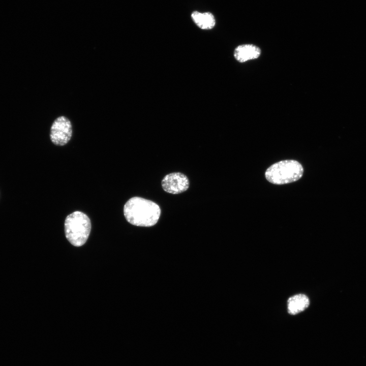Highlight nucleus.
<instances>
[{
  "instance_id": "0eeeda50",
  "label": "nucleus",
  "mask_w": 366,
  "mask_h": 366,
  "mask_svg": "<svg viewBox=\"0 0 366 366\" xmlns=\"http://www.w3.org/2000/svg\"><path fill=\"white\" fill-rule=\"evenodd\" d=\"M310 304L308 297L304 294H298L290 297L287 301L289 314L294 315L304 311Z\"/></svg>"
},
{
  "instance_id": "7ed1b4c3",
  "label": "nucleus",
  "mask_w": 366,
  "mask_h": 366,
  "mask_svg": "<svg viewBox=\"0 0 366 366\" xmlns=\"http://www.w3.org/2000/svg\"><path fill=\"white\" fill-rule=\"evenodd\" d=\"M90 230L91 223L89 218L81 211H74L66 218V237L74 246L80 247L83 245L88 238Z\"/></svg>"
},
{
  "instance_id": "423d86ee",
  "label": "nucleus",
  "mask_w": 366,
  "mask_h": 366,
  "mask_svg": "<svg viewBox=\"0 0 366 366\" xmlns=\"http://www.w3.org/2000/svg\"><path fill=\"white\" fill-rule=\"evenodd\" d=\"M261 54L260 49L253 44H243L238 46L234 50V56L240 63L257 58Z\"/></svg>"
},
{
  "instance_id": "f257e3e1",
  "label": "nucleus",
  "mask_w": 366,
  "mask_h": 366,
  "mask_svg": "<svg viewBox=\"0 0 366 366\" xmlns=\"http://www.w3.org/2000/svg\"><path fill=\"white\" fill-rule=\"evenodd\" d=\"M124 214L127 221L133 225L151 227L158 222L161 209L151 200L134 197L125 204Z\"/></svg>"
},
{
  "instance_id": "39448f33",
  "label": "nucleus",
  "mask_w": 366,
  "mask_h": 366,
  "mask_svg": "<svg viewBox=\"0 0 366 366\" xmlns=\"http://www.w3.org/2000/svg\"><path fill=\"white\" fill-rule=\"evenodd\" d=\"M189 180L187 176L180 172H173L166 175L162 181L163 190L169 193H181L189 188Z\"/></svg>"
},
{
  "instance_id": "20e7f679",
  "label": "nucleus",
  "mask_w": 366,
  "mask_h": 366,
  "mask_svg": "<svg viewBox=\"0 0 366 366\" xmlns=\"http://www.w3.org/2000/svg\"><path fill=\"white\" fill-rule=\"evenodd\" d=\"M72 135V126L71 121L65 116L57 117L53 122L50 132L52 142L56 145L66 144Z\"/></svg>"
},
{
  "instance_id": "f03ea898",
  "label": "nucleus",
  "mask_w": 366,
  "mask_h": 366,
  "mask_svg": "<svg viewBox=\"0 0 366 366\" xmlns=\"http://www.w3.org/2000/svg\"><path fill=\"white\" fill-rule=\"evenodd\" d=\"M303 173L300 163L293 160H283L269 167L265 172L266 179L275 185H284L299 180Z\"/></svg>"
},
{
  "instance_id": "6e6552de",
  "label": "nucleus",
  "mask_w": 366,
  "mask_h": 366,
  "mask_svg": "<svg viewBox=\"0 0 366 366\" xmlns=\"http://www.w3.org/2000/svg\"><path fill=\"white\" fill-rule=\"evenodd\" d=\"M191 17L195 23L201 29H211L215 25V18L210 12L201 13L194 11L192 13Z\"/></svg>"
}]
</instances>
